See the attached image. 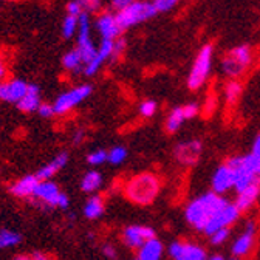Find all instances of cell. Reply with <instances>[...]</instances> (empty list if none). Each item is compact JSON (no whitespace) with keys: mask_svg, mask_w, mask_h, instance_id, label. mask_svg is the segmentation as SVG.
Wrapping results in <instances>:
<instances>
[{"mask_svg":"<svg viewBox=\"0 0 260 260\" xmlns=\"http://www.w3.org/2000/svg\"><path fill=\"white\" fill-rule=\"evenodd\" d=\"M228 202L223 199V195L215 192H206L200 197L193 199L184 211L187 223L195 228L197 231H205V228L211 221V218L226 205Z\"/></svg>","mask_w":260,"mask_h":260,"instance_id":"1","label":"cell"},{"mask_svg":"<svg viewBox=\"0 0 260 260\" xmlns=\"http://www.w3.org/2000/svg\"><path fill=\"white\" fill-rule=\"evenodd\" d=\"M125 197L137 205H150L159 193V180L149 172L138 174L130 178L124 186Z\"/></svg>","mask_w":260,"mask_h":260,"instance_id":"2","label":"cell"},{"mask_svg":"<svg viewBox=\"0 0 260 260\" xmlns=\"http://www.w3.org/2000/svg\"><path fill=\"white\" fill-rule=\"evenodd\" d=\"M252 60H254V51L251 45L240 44L231 48L223 56L220 62V69L230 79H239L248 70Z\"/></svg>","mask_w":260,"mask_h":260,"instance_id":"3","label":"cell"},{"mask_svg":"<svg viewBox=\"0 0 260 260\" xmlns=\"http://www.w3.org/2000/svg\"><path fill=\"white\" fill-rule=\"evenodd\" d=\"M212 62H214V47L211 44H206L199 50L189 70L186 84L190 90H199L205 85L212 70Z\"/></svg>","mask_w":260,"mask_h":260,"instance_id":"4","label":"cell"},{"mask_svg":"<svg viewBox=\"0 0 260 260\" xmlns=\"http://www.w3.org/2000/svg\"><path fill=\"white\" fill-rule=\"evenodd\" d=\"M158 13L152 4V0H135L134 4L127 5L125 8L116 11V19L122 28V31L135 28L152 17H155Z\"/></svg>","mask_w":260,"mask_h":260,"instance_id":"5","label":"cell"},{"mask_svg":"<svg viewBox=\"0 0 260 260\" xmlns=\"http://www.w3.org/2000/svg\"><path fill=\"white\" fill-rule=\"evenodd\" d=\"M91 93H93V87L90 84H79L62 91L53 103L54 115L57 116L67 115L69 112L76 109L79 104H82L85 100H88Z\"/></svg>","mask_w":260,"mask_h":260,"instance_id":"6","label":"cell"},{"mask_svg":"<svg viewBox=\"0 0 260 260\" xmlns=\"http://www.w3.org/2000/svg\"><path fill=\"white\" fill-rule=\"evenodd\" d=\"M32 199L39 205L47 206V208H57V209L65 211L70 206L69 195L62 192L57 183H54L53 180H41Z\"/></svg>","mask_w":260,"mask_h":260,"instance_id":"7","label":"cell"},{"mask_svg":"<svg viewBox=\"0 0 260 260\" xmlns=\"http://www.w3.org/2000/svg\"><path fill=\"white\" fill-rule=\"evenodd\" d=\"M91 20H90V14L84 13L79 16V25H78V32H76V50L81 53L84 62H90L96 53H98V47L93 41V35H91Z\"/></svg>","mask_w":260,"mask_h":260,"instance_id":"8","label":"cell"},{"mask_svg":"<svg viewBox=\"0 0 260 260\" xmlns=\"http://www.w3.org/2000/svg\"><path fill=\"white\" fill-rule=\"evenodd\" d=\"M228 165H230L231 169L234 171V187L237 192H242L243 189H246L252 184H260L248 155L234 156L228 161Z\"/></svg>","mask_w":260,"mask_h":260,"instance_id":"9","label":"cell"},{"mask_svg":"<svg viewBox=\"0 0 260 260\" xmlns=\"http://www.w3.org/2000/svg\"><path fill=\"white\" fill-rule=\"evenodd\" d=\"M93 28L101 39L107 41H116L122 35V28L116 19V13L112 11H104L98 16L93 22Z\"/></svg>","mask_w":260,"mask_h":260,"instance_id":"10","label":"cell"},{"mask_svg":"<svg viewBox=\"0 0 260 260\" xmlns=\"http://www.w3.org/2000/svg\"><path fill=\"white\" fill-rule=\"evenodd\" d=\"M28 87L29 84L19 78L0 81V103L17 106L22 101V98L26 94Z\"/></svg>","mask_w":260,"mask_h":260,"instance_id":"11","label":"cell"},{"mask_svg":"<svg viewBox=\"0 0 260 260\" xmlns=\"http://www.w3.org/2000/svg\"><path fill=\"white\" fill-rule=\"evenodd\" d=\"M239 215H240V211H239V208L236 206V203H230L228 202L212 218H211V221L208 223V226L205 228V234L206 236H211V234H214L215 231H218V230H221V228H230L233 223H236L237 221V218H239Z\"/></svg>","mask_w":260,"mask_h":260,"instance_id":"12","label":"cell"},{"mask_svg":"<svg viewBox=\"0 0 260 260\" xmlns=\"http://www.w3.org/2000/svg\"><path fill=\"white\" fill-rule=\"evenodd\" d=\"M169 255L174 260H208V252L203 246L190 242H172L169 246Z\"/></svg>","mask_w":260,"mask_h":260,"instance_id":"13","label":"cell"},{"mask_svg":"<svg viewBox=\"0 0 260 260\" xmlns=\"http://www.w3.org/2000/svg\"><path fill=\"white\" fill-rule=\"evenodd\" d=\"M199 115V106L193 104V103H189V104H184V106H180V107H175L169 112L168 118H166V132L168 134H175L181 128V125L184 124V121H189L192 118H195Z\"/></svg>","mask_w":260,"mask_h":260,"instance_id":"14","label":"cell"},{"mask_svg":"<svg viewBox=\"0 0 260 260\" xmlns=\"http://www.w3.org/2000/svg\"><path fill=\"white\" fill-rule=\"evenodd\" d=\"M155 239V231L149 226L143 224H130L124 228L122 231V242L127 248L140 249L144 243Z\"/></svg>","mask_w":260,"mask_h":260,"instance_id":"15","label":"cell"},{"mask_svg":"<svg viewBox=\"0 0 260 260\" xmlns=\"http://www.w3.org/2000/svg\"><path fill=\"white\" fill-rule=\"evenodd\" d=\"M233 187H234V171L226 162V165H221L212 175V192L223 195Z\"/></svg>","mask_w":260,"mask_h":260,"instance_id":"16","label":"cell"},{"mask_svg":"<svg viewBox=\"0 0 260 260\" xmlns=\"http://www.w3.org/2000/svg\"><path fill=\"white\" fill-rule=\"evenodd\" d=\"M254 239H255V223L249 221L245 228V231L236 239V242L233 245V255L239 257V258L248 255L249 251L252 249Z\"/></svg>","mask_w":260,"mask_h":260,"instance_id":"17","label":"cell"},{"mask_svg":"<svg viewBox=\"0 0 260 260\" xmlns=\"http://www.w3.org/2000/svg\"><path fill=\"white\" fill-rule=\"evenodd\" d=\"M200 155H202V143L197 140L180 143L175 149V158L181 165H193L195 161H199Z\"/></svg>","mask_w":260,"mask_h":260,"instance_id":"18","label":"cell"},{"mask_svg":"<svg viewBox=\"0 0 260 260\" xmlns=\"http://www.w3.org/2000/svg\"><path fill=\"white\" fill-rule=\"evenodd\" d=\"M39 178L36 177V174L32 175H25L22 178H19L17 181H14L10 187V192L14 195L16 199H29L35 197L36 187L39 184Z\"/></svg>","mask_w":260,"mask_h":260,"instance_id":"19","label":"cell"},{"mask_svg":"<svg viewBox=\"0 0 260 260\" xmlns=\"http://www.w3.org/2000/svg\"><path fill=\"white\" fill-rule=\"evenodd\" d=\"M69 159H70L69 152H60V153H57L51 161H48L47 165H44L36 172V177L39 180H51L57 172H60L65 166H67Z\"/></svg>","mask_w":260,"mask_h":260,"instance_id":"20","label":"cell"},{"mask_svg":"<svg viewBox=\"0 0 260 260\" xmlns=\"http://www.w3.org/2000/svg\"><path fill=\"white\" fill-rule=\"evenodd\" d=\"M41 104H42V100H41V88H39V85L29 84L26 94L22 98V101L16 107L22 113H35V112H38Z\"/></svg>","mask_w":260,"mask_h":260,"instance_id":"21","label":"cell"},{"mask_svg":"<svg viewBox=\"0 0 260 260\" xmlns=\"http://www.w3.org/2000/svg\"><path fill=\"white\" fill-rule=\"evenodd\" d=\"M260 195V184H252L246 189H243L242 192H237V199H236V206L239 208L240 212L248 211L255 200L258 199Z\"/></svg>","mask_w":260,"mask_h":260,"instance_id":"22","label":"cell"},{"mask_svg":"<svg viewBox=\"0 0 260 260\" xmlns=\"http://www.w3.org/2000/svg\"><path fill=\"white\" fill-rule=\"evenodd\" d=\"M60 63H62L63 70H67L70 73H82L84 65H85L81 53L76 48H73V50L65 53L62 56V59H60Z\"/></svg>","mask_w":260,"mask_h":260,"instance_id":"23","label":"cell"},{"mask_svg":"<svg viewBox=\"0 0 260 260\" xmlns=\"http://www.w3.org/2000/svg\"><path fill=\"white\" fill-rule=\"evenodd\" d=\"M162 249H165V248H162V243L155 237V239L149 240L147 243H144L138 249L137 260H161Z\"/></svg>","mask_w":260,"mask_h":260,"instance_id":"24","label":"cell"},{"mask_svg":"<svg viewBox=\"0 0 260 260\" xmlns=\"http://www.w3.org/2000/svg\"><path fill=\"white\" fill-rule=\"evenodd\" d=\"M104 200L103 197H100V195H93V197H90L85 205H84V217L88 218V220H96V218H100L103 214H104Z\"/></svg>","mask_w":260,"mask_h":260,"instance_id":"25","label":"cell"},{"mask_svg":"<svg viewBox=\"0 0 260 260\" xmlns=\"http://www.w3.org/2000/svg\"><path fill=\"white\" fill-rule=\"evenodd\" d=\"M103 186V175L98 171H88L81 180V189L85 193H93Z\"/></svg>","mask_w":260,"mask_h":260,"instance_id":"26","label":"cell"},{"mask_svg":"<svg viewBox=\"0 0 260 260\" xmlns=\"http://www.w3.org/2000/svg\"><path fill=\"white\" fill-rule=\"evenodd\" d=\"M78 25H79V17H75V16H70L67 14L62 20V25H60V35L63 39H73L76 38V32H78Z\"/></svg>","mask_w":260,"mask_h":260,"instance_id":"27","label":"cell"},{"mask_svg":"<svg viewBox=\"0 0 260 260\" xmlns=\"http://www.w3.org/2000/svg\"><path fill=\"white\" fill-rule=\"evenodd\" d=\"M20 242H22V236L17 231L7 230V228L0 230V249H8V248L17 246Z\"/></svg>","mask_w":260,"mask_h":260,"instance_id":"28","label":"cell"},{"mask_svg":"<svg viewBox=\"0 0 260 260\" xmlns=\"http://www.w3.org/2000/svg\"><path fill=\"white\" fill-rule=\"evenodd\" d=\"M242 94V82L239 79H230L224 87V100L228 104H236Z\"/></svg>","mask_w":260,"mask_h":260,"instance_id":"29","label":"cell"},{"mask_svg":"<svg viewBox=\"0 0 260 260\" xmlns=\"http://www.w3.org/2000/svg\"><path fill=\"white\" fill-rule=\"evenodd\" d=\"M249 156V161H251V165H252V169L260 181V134L255 137L254 140V144H252V150L251 153L248 155Z\"/></svg>","mask_w":260,"mask_h":260,"instance_id":"30","label":"cell"},{"mask_svg":"<svg viewBox=\"0 0 260 260\" xmlns=\"http://www.w3.org/2000/svg\"><path fill=\"white\" fill-rule=\"evenodd\" d=\"M109 159V152L100 149V150H93L87 155V162L90 166H101Z\"/></svg>","mask_w":260,"mask_h":260,"instance_id":"31","label":"cell"},{"mask_svg":"<svg viewBox=\"0 0 260 260\" xmlns=\"http://www.w3.org/2000/svg\"><path fill=\"white\" fill-rule=\"evenodd\" d=\"M127 158V149L122 147V146H116L113 149H110L109 152V162H112V165H121V162H124Z\"/></svg>","mask_w":260,"mask_h":260,"instance_id":"32","label":"cell"},{"mask_svg":"<svg viewBox=\"0 0 260 260\" xmlns=\"http://www.w3.org/2000/svg\"><path fill=\"white\" fill-rule=\"evenodd\" d=\"M180 2H181V0H152V4H153L156 13H169Z\"/></svg>","mask_w":260,"mask_h":260,"instance_id":"33","label":"cell"},{"mask_svg":"<svg viewBox=\"0 0 260 260\" xmlns=\"http://www.w3.org/2000/svg\"><path fill=\"white\" fill-rule=\"evenodd\" d=\"M156 110H158V104L153 100H146L138 107V112L143 118H152L156 113Z\"/></svg>","mask_w":260,"mask_h":260,"instance_id":"34","label":"cell"},{"mask_svg":"<svg viewBox=\"0 0 260 260\" xmlns=\"http://www.w3.org/2000/svg\"><path fill=\"white\" fill-rule=\"evenodd\" d=\"M79 4L82 7V11L87 14H94L101 10L103 0H79Z\"/></svg>","mask_w":260,"mask_h":260,"instance_id":"35","label":"cell"},{"mask_svg":"<svg viewBox=\"0 0 260 260\" xmlns=\"http://www.w3.org/2000/svg\"><path fill=\"white\" fill-rule=\"evenodd\" d=\"M228 237H230V228H221V230H218V231H215L214 234L209 236L211 243L215 245V246L217 245H223L228 240Z\"/></svg>","mask_w":260,"mask_h":260,"instance_id":"36","label":"cell"},{"mask_svg":"<svg viewBox=\"0 0 260 260\" xmlns=\"http://www.w3.org/2000/svg\"><path fill=\"white\" fill-rule=\"evenodd\" d=\"M124 51H125V39H122V38H118L116 41H115V48H113V54H112V62H116L122 54H124Z\"/></svg>","mask_w":260,"mask_h":260,"instance_id":"37","label":"cell"},{"mask_svg":"<svg viewBox=\"0 0 260 260\" xmlns=\"http://www.w3.org/2000/svg\"><path fill=\"white\" fill-rule=\"evenodd\" d=\"M65 10H67V14L75 16V17H79L81 14H84L79 0H70V2L67 4V7H65Z\"/></svg>","mask_w":260,"mask_h":260,"instance_id":"38","label":"cell"},{"mask_svg":"<svg viewBox=\"0 0 260 260\" xmlns=\"http://www.w3.org/2000/svg\"><path fill=\"white\" fill-rule=\"evenodd\" d=\"M38 115H39L41 118H45V119L54 116L53 104H50V103H42V104L39 106V109H38Z\"/></svg>","mask_w":260,"mask_h":260,"instance_id":"39","label":"cell"},{"mask_svg":"<svg viewBox=\"0 0 260 260\" xmlns=\"http://www.w3.org/2000/svg\"><path fill=\"white\" fill-rule=\"evenodd\" d=\"M134 2H135V0H110V7H112V10L116 13V11L125 8L127 5L134 4Z\"/></svg>","mask_w":260,"mask_h":260,"instance_id":"40","label":"cell"},{"mask_svg":"<svg viewBox=\"0 0 260 260\" xmlns=\"http://www.w3.org/2000/svg\"><path fill=\"white\" fill-rule=\"evenodd\" d=\"M103 254L107 257V258H110V260H115L116 258V248L113 246V245H104L103 246Z\"/></svg>","mask_w":260,"mask_h":260,"instance_id":"41","label":"cell"},{"mask_svg":"<svg viewBox=\"0 0 260 260\" xmlns=\"http://www.w3.org/2000/svg\"><path fill=\"white\" fill-rule=\"evenodd\" d=\"M85 140V132L82 128H79V130H76V132L73 134V144L75 146H79V144H82V141Z\"/></svg>","mask_w":260,"mask_h":260,"instance_id":"42","label":"cell"},{"mask_svg":"<svg viewBox=\"0 0 260 260\" xmlns=\"http://www.w3.org/2000/svg\"><path fill=\"white\" fill-rule=\"evenodd\" d=\"M8 75V69H7V63L4 62V59L0 57V81H5Z\"/></svg>","mask_w":260,"mask_h":260,"instance_id":"43","label":"cell"},{"mask_svg":"<svg viewBox=\"0 0 260 260\" xmlns=\"http://www.w3.org/2000/svg\"><path fill=\"white\" fill-rule=\"evenodd\" d=\"M32 258L35 260H53L48 254H45V252H35L32 254Z\"/></svg>","mask_w":260,"mask_h":260,"instance_id":"44","label":"cell"},{"mask_svg":"<svg viewBox=\"0 0 260 260\" xmlns=\"http://www.w3.org/2000/svg\"><path fill=\"white\" fill-rule=\"evenodd\" d=\"M14 260H35L32 258V255H26V254H20L17 257H14Z\"/></svg>","mask_w":260,"mask_h":260,"instance_id":"45","label":"cell"},{"mask_svg":"<svg viewBox=\"0 0 260 260\" xmlns=\"http://www.w3.org/2000/svg\"><path fill=\"white\" fill-rule=\"evenodd\" d=\"M208 260H226V258L223 255H220V254H215V255H211Z\"/></svg>","mask_w":260,"mask_h":260,"instance_id":"46","label":"cell"},{"mask_svg":"<svg viewBox=\"0 0 260 260\" xmlns=\"http://www.w3.org/2000/svg\"><path fill=\"white\" fill-rule=\"evenodd\" d=\"M230 260H240L239 257H233V258H230Z\"/></svg>","mask_w":260,"mask_h":260,"instance_id":"47","label":"cell"},{"mask_svg":"<svg viewBox=\"0 0 260 260\" xmlns=\"http://www.w3.org/2000/svg\"><path fill=\"white\" fill-rule=\"evenodd\" d=\"M7 2H16V0H7Z\"/></svg>","mask_w":260,"mask_h":260,"instance_id":"48","label":"cell"},{"mask_svg":"<svg viewBox=\"0 0 260 260\" xmlns=\"http://www.w3.org/2000/svg\"><path fill=\"white\" fill-rule=\"evenodd\" d=\"M135 260H137V258H135Z\"/></svg>","mask_w":260,"mask_h":260,"instance_id":"49","label":"cell"}]
</instances>
